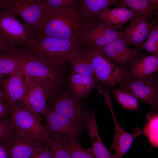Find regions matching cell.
<instances>
[{
    "instance_id": "1",
    "label": "cell",
    "mask_w": 158,
    "mask_h": 158,
    "mask_svg": "<svg viewBox=\"0 0 158 158\" xmlns=\"http://www.w3.org/2000/svg\"><path fill=\"white\" fill-rule=\"evenodd\" d=\"M43 7L44 13L39 27V34L73 40L85 45L84 37L89 23L81 17L78 9L51 10Z\"/></svg>"
},
{
    "instance_id": "2",
    "label": "cell",
    "mask_w": 158,
    "mask_h": 158,
    "mask_svg": "<svg viewBox=\"0 0 158 158\" xmlns=\"http://www.w3.org/2000/svg\"><path fill=\"white\" fill-rule=\"evenodd\" d=\"M85 45L73 40L39 34L33 44L26 48L52 68L63 71L71 54Z\"/></svg>"
},
{
    "instance_id": "3",
    "label": "cell",
    "mask_w": 158,
    "mask_h": 158,
    "mask_svg": "<svg viewBox=\"0 0 158 158\" xmlns=\"http://www.w3.org/2000/svg\"><path fill=\"white\" fill-rule=\"evenodd\" d=\"M23 65L26 77L56 87L62 82L63 71L55 69L23 46H11L7 52Z\"/></svg>"
},
{
    "instance_id": "4",
    "label": "cell",
    "mask_w": 158,
    "mask_h": 158,
    "mask_svg": "<svg viewBox=\"0 0 158 158\" xmlns=\"http://www.w3.org/2000/svg\"><path fill=\"white\" fill-rule=\"evenodd\" d=\"M94 69L93 77L97 82L113 88L124 84L131 78L129 70L122 68L111 61L100 47L86 45Z\"/></svg>"
},
{
    "instance_id": "5",
    "label": "cell",
    "mask_w": 158,
    "mask_h": 158,
    "mask_svg": "<svg viewBox=\"0 0 158 158\" xmlns=\"http://www.w3.org/2000/svg\"><path fill=\"white\" fill-rule=\"evenodd\" d=\"M38 33L6 10L0 13V35L9 46L28 47L34 42Z\"/></svg>"
},
{
    "instance_id": "6",
    "label": "cell",
    "mask_w": 158,
    "mask_h": 158,
    "mask_svg": "<svg viewBox=\"0 0 158 158\" xmlns=\"http://www.w3.org/2000/svg\"><path fill=\"white\" fill-rule=\"evenodd\" d=\"M12 129L14 131L46 142L49 139L40 114L21 103L9 107Z\"/></svg>"
},
{
    "instance_id": "7",
    "label": "cell",
    "mask_w": 158,
    "mask_h": 158,
    "mask_svg": "<svg viewBox=\"0 0 158 158\" xmlns=\"http://www.w3.org/2000/svg\"><path fill=\"white\" fill-rule=\"evenodd\" d=\"M43 115L48 136L56 143L62 145L76 140L83 130H87L85 124L75 122L49 108H47Z\"/></svg>"
},
{
    "instance_id": "8",
    "label": "cell",
    "mask_w": 158,
    "mask_h": 158,
    "mask_svg": "<svg viewBox=\"0 0 158 158\" xmlns=\"http://www.w3.org/2000/svg\"><path fill=\"white\" fill-rule=\"evenodd\" d=\"M4 10L8 11L20 17L38 32L44 13L42 0H4Z\"/></svg>"
},
{
    "instance_id": "9",
    "label": "cell",
    "mask_w": 158,
    "mask_h": 158,
    "mask_svg": "<svg viewBox=\"0 0 158 158\" xmlns=\"http://www.w3.org/2000/svg\"><path fill=\"white\" fill-rule=\"evenodd\" d=\"M1 82L5 102L9 107L23 102L29 89L30 81L24 73L22 63Z\"/></svg>"
},
{
    "instance_id": "10",
    "label": "cell",
    "mask_w": 158,
    "mask_h": 158,
    "mask_svg": "<svg viewBox=\"0 0 158 158\" xmlns=\"http://www.w3.org/2000/svg\"><path fill=\"white\" fill-rule=\"evenodd\" d=\"M125 88L130 91L137 99L149 106L150 111L157 112L158 79L154 74L145 78L131 77L124 84Z\"/></svg>"
},
{
    "instance_id": "11",
    "label": "cell",
    "mask_w": 158,
    "mask_h": 158,
    "mask_svg": "<svg viewBox=\"0 0 158 158\" xmlns=\"http://www.w3.org/2000/svg\"><path fill=\"white\" fill-rule=\"evenodd\" d=\"M49 108L78 123L85 124L88 111L85 105L67 92L61 93L49 104Z\"/></svg>"
},
{
    "instance_id": "12",
    "label": "cell",
    "mask_w": 158,
    "mask_h": 158,
    "mask_svg": "<svg viewBox=\"0 0 158 158\" xmlns=\"http://www.w3.org/2000/svg\"><path fill=\"white\" fill-rule=\"evenodd\" d=\"M9 158H31L45 142L17 132L12 129L4 140Z\"/></svg>"
},
{
    "instance_id": "13",
    "label": "cell",
    "mask_w": 158,
    "mask_h": 158,
    "mask_svg": "<svg viewBox=\"0 0 158 158\" xmlns=\"http://www.w3.org/2000/svg\"><path fill=\"white\" fill-rule=\"evenodd\" d=\"M157 24L155 21L150 20L145 17H135L121 32L120 38L138 50L143 48L146 38Z\"/></svg>"
},
{
    "instance_id": "14",
    "label": "cell",
    "mask_w": 158,
    "mask_h": 158,
    "mask_svg": "<svg viewBox=\"0 0 158 158\" xmlns=\"http://www.w3.org/2000/svg\"><path fill=\"white\" fill-rule=\"evenodd\" d=\"M100 48L111 61L128 70L135 61L145 55L131 47L120 38Z\"/></svg>"
},
{
    "instance_id": "15",
    "label": "cell",
    "mask_w": 158,
    "mask_h": 158,
    "mask_svg": "<svg viewBox=\"0 0 158 158\" xmlns=\"http://www.w3.org/2000/svg\"><path fill=\"white\" fill-rule=\"evenodd\" d=\"M28 92L20 103L34 112L43 115L48 108V98L57 87L39 80H30Z\"/></svg>"
},
{
    "instance_id": "16",
    "label": "cell",
    "mask_w": 158,
    "mask_h": 158,
    "mask_svg": "<svg viewBox=\"0 0 158 158\" xmlns=\"http://www.w3.org/2000/svg\"><path fill=\"white\" fill-rule=\"evenodd\" d=\"M121 34V32L116 31L104 21L97 20L89 23L84 42L85 45L102 48L120 38Z\"/></svg>"
},
{
    "instance_id": "17",
    "label": "cell",
    "mask_w": 158,
    "mask_h": 158,
    "mask_svg": "<svg viewBox=\"0 0 158 158\" xmlns=\"http://www.w3.org/2000/svg\"><path fill=\"white\" fill-rule=\"evenodd\" d=\"M106 102L112 115L114 123L115 134L110 150L115 152L117 158H121L129 150L134 139L143 133L141 129L136 128L133 133H128L120 126L114 115L109 96L104 98Z\"/></svg>"
},
{
    "instance_id": "18",
    "label": "cell",
    "mask_w": 158,
    "mask_h": 158,
    "mask_svg": "<svg viewBox=\"0 0 158 158\" xmlns=\"http://www.w3.org/2000/svg\"><path fill=\"white\" fill-rule=\"evenodd\" d=\"M85 125L92 142L91 147L88 150L95 158H117L104 144L99 135L95 117V111L89 112Z\"/></svg>"
},
{
    "instance_id": "19",
    "label": "cell",
    "mask_w": 158,
    "mask_h": 158,
    "mask_svg": "<svg viewBox=\"0 0 158 158\" xmlns=\"http://www.w3.org/2000/svg\"><path fill=\"white\" fill-rule=\"evenodd\" d=\"M135 16L133 10L124 7L111 9L106 8L101 12L97 20L104 21L115 30H121L123 24Z\"/></svg>"
},
{
    "instance_id": "20",
    "label": "cell",
    "mask_w": 158,
    "mask_h": 158,
    "mask_svg": "<svg viewBox=\"0 0 158 158\" xmlns=\"http://www.w3.org/2000/svg\"><path fill=\"white\" fill-rule=\"evenodd\" d=\"M120 0H80L79 13L81 17L90 23L97 20L101 12Z\"/></svg>"
},
{
    "instance_id": "21",
    "label": "cell",
    "mask_w": 158,
    "mask_h": 158,
    "mask_svg": "<svg viewBox=\"0 0 158 158\" xmlns=\"http://www.w3.org/2000/svg\"><path fill=\"white\" fill-rule=\"evenodd\" d=\"M73 72L86 77H93L94 69L86 47L72 53L67 61Z\"/></svg>"
},
{
    "instance_id": "22",
    "label": "cell",
    "mask_w": 158,
    "mask_h": 158,
    "mask_svg": "<svg viewBox=\"0 0 158 158\" xmlns=\"http://www.w3.org/2000/svg\"><path fill=\"white\" fill-rule=\"evenodd\" d=\"M122 7L133 10L136 14L135 17L143 16L155 21L153 15L158 18L157 0H120L116 7Z\"/></svg>"
},
{
    "instance_id": "23",
    "label": "cell",
    "mask_w": 158,
    "mask_h": 158,
    "mask_svg": "<svg viewBox=\"0 0 158 158\" xmlns=\"http://www.w3.org/2000/svg\"><path fill=\"white\" fill-rule=\"evenodd\" d=\"M97 81L93 77H86L72 72L69 78V86L71 94L81 100L97 86Z\"/></svg>"
},
{
    "instance_id": "24",
    "label": "cell",
    "mask_w": 158,
    "mask_h": 158,
    "mask_svg": "<svg viewBox=\"0 0 158 158\" xmlns=\"http://www.w3.org/2000/svg\"><path fill=\"white\" fill-rule=\"evenodd\" d=\"M129 71L132 78H142L152 76L158 71V55H145L137 59L131 65Z\"/></svg>"
},
{
    "instance_id": "25",
    "label": "cell",
    "mask_w": 158,
    "mask_h": 158,
    "mask_svg": "<svg viewBox=\"0 0 158 158\" xmlns=\"http://www.w3.org/2000/svg\"><path fill=\"white\" fill-rule=\"evenodd\" d=\"M112 92L118 103L124 109L136 110L138 107L137 99L124 87L112 88Z\"/></svg>"
},
{
    "instance_id": "26",
    "label": "cell",
    "mask_w": 158,
    "mask_h": 158,
    "mask_svg": "<svg viewBox=\"0 0 158 158\" xmlns=\"http://www.w3.org/2000/svg\"><path fill=\"white\" fill-rule=\"evenodd\" d=\"M147 121L143 133L147 138L152 147H158V114L157 112L150 111L147 116Z\"/></svg>"
},
{
    "instance_id": "27",
    "label": "cell",
    "mask_w": 158,
    "mask_h": 158,
    "mask_svg": "<svg viewBox=\"0 0 158 158\" xmlns=\"http://www.w3.org/2000/svg\"><path fill=\"white\" fill-rule=\"evenodd\" d=\"M21 64L8 53L0 50V81L8 76Z\"/></svg>"
},
{
    "instance_id": "28",
    "label": "cell",
    "mask_w": 158,
    "mask_h": 158,
    "mask_svg": "<svg viewBox=\"0 0 158 158\" xmlns=\"http://www.w3.org/2000/svg\"><path fill=\"white\" fill-rule=\"evenodd\" d=\"M62 145L71 158H95L88 150L82 147L77 139L66 142Z\"/></svg>"
},
{
    "instance_id": "29",
    "label": "cell",
    "mask_w": 158,
    "mask_h": 158,
    "mask_svg": "<svg viewBox=\"0 0 158 158\" xmlns=\"http://www.w3.org/2000/svg\"><path fill=\"white\" fill-rule=\"evenodd\" d=\"M42 2L44 7L51 10L59 9L78 10L80 4V0H42Z\"/></svg>"
},
{
    "instance_id": "30",
    "label": "cell",
    "mask_w": 158,
    "mask_h": 158,
    "mask_svg": "<svg viewBox=\"0 0 158 158\" xmlns=\"http://www.w3.org/2000/svg\"><path fill=\"white\" fill-rule=\"evenodd\" d=\"M144 43L143 48L148 52L158 55V25L153 28Z\"/></svg>"
},
{
    "instance_id": "31",
    "label": "cell",
    "mask_w": 158,
    "mask_h": 158,
    "mask_svg": "<svg viewBox=\"0 0 158 158\" xmlns=\"http://www.w3.org/2000/svg\"><path fill=\"white\" fill-rule=\"evenodd\" d=\"M46 143L52 150L54 158H71L62 144L54 142L50 139Z\"/></svg>"
},
{
    "instance_id": "32",
    "label": "cell",
    "mask_w": 158,
    "mask_h": 158,
    "mask_svg": "<svg viewBox=\"0 0 158 158\" xmlns=\"http://www.w3.org/2000/svg\"><path fill=\"white\" fill-rule=\"evenodd\" d=\"M12 130L10 118H0V143L10 133Z\"/></svg>"
},
{
    "instance_id": "33",
    "label": "cell",
    "mask_w": 158,
    "mask_h": 158,
    "mask_svg": "<svg viewBox=\"0 0 158 158\" xmlns=\"http://www.w3.org/2000/svg\"><path fill=\"white\" fill-rule=\"evenodd\" d=\"M31 158H54L53 152L45 142L42 147L37 151Z\"/></svg>"
},
{
    "instance_id": "34",
    "label": "cell",
    "mask_w": 158,
    "mask_h": 158,
    "mask_svg": "<svg viewBox=\"0 0 158 158\" xmlns=\"http://www.w3.org/2000/svg\"><path fill=\"white\" fill-rule=\"evenodd\" d=\"M9 113L8 106L5 101L0 99V118L7 117Z\"/></svg>"
},
{
    "instance_id": "35",
    "label": "cell",
    "mask_w": 158,
    "mask_h": 158,
    "mask_svg": "<svg viewBox=\"0 0 158 158\" xmlns=\"http://www.w3.org/2000/svg\"><path fill=\"white\" fill-rule=\"evenodd\" d=\"M3 141L0 143V158H9L7 149Z\"/></svg>"
},
{
    "instance_id": "36",
    "label": "cell",
    "mask_w": 158,
    "mask_h": 158,
    "mask_svg": "<svg viewBox=\"0 0 158 158\" xmlns=\"http://www.w3.org/2000/svg\"><path fill=\"white\" fill-rule=\"evenodd\" d=\"M10 47L5 42L0 35V50L7 52Z\"/></svg>"
},
{
    "instance_id": "37",
    "label": "cell",
    "mask_w": 158,
    "mask_h": 158,
    "mask_svg": "<svg viewBox=\"0 0 158 158\" xmlns=\"http://www.w3.org/2000/svg\"><path fill=\"white\" fill-rule=\"evenodd\" d=\"M0 83H0V99H2L4 101H5L4 93H3V91L2 90L1 88Z\"/></svg>"
},
{
    "instance_id": "38",
    "label": "cell",
    "mask_w": 158,
    "mask_h": 158,
    "mask_svg": "<svg viewBox=\"0 0 158 158\" xmlns=\"http://www.w3.org/2000/svg\"><path fill=\"white\" fill-rule=\"evenodd\" d=\"M4 0H0V13L2 11Z\"/></svg>"
}]
</instances>
